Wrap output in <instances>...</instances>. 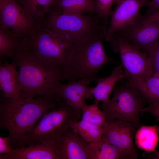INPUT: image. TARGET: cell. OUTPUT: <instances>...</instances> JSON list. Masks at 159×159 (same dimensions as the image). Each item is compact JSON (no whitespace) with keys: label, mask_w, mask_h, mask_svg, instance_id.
Segmentation results:
<instances>
[{"label":"cell","mask_w":159,"mask_h":159,"mask_svg":"<svg viewBox=\"0 0 159 159\" xmlns=\"http://www.w3.org/2000/svg\"><path fill=\"white\" fill-rule=\"evenodd\" d=\"M145 112H148L155 116L157 121H159V104L149 105L147 107L143 108L141 112L143 114Z\"/></svg>","instance_id":"cell-30"},{"label":"cell","mask_w":159,"mask_h":159,"mask_svg":"<svg viewBox=\"0 0 159 159\" xmlns=\"http://www.w3.org/2000/svg\"><path fill=\"white\" fill-rule=\"evenodd\" d=\"M130 83L139 91L149 105L159 104V78L158 77L153 75L141 82Z\"/></svg>","instance_id":"cell-23"},{"label":"cell","mask_w":159,"mask_h":159,"mask_svg":"<svg viewBox=\"0 0 159 159\" xmlns=\"http://www.w3.org/2000/svg\"><path fill=\"white\" fill-rule=\"evenodd\" d=\"M80 120L74 110L64 100L59 105L45 114L32 129L27 136L26 145L54 144Z\"/></svg>","instance_id":"cell-5"},{"label":"cell","mask_w":159,"mask_h":159,"mask_svg":"<svg viewBox=\"0 0 159 159\" xmlns=\"http://www.w3.org/2000/svg\"><path fill=\"white\" fill-rule=\"evenodd\" d=\"M106 31L72 43L63 69L64 80L69 82L84 78L92 80L98 71L112 61L102 43Z\"/></svg>","instance_id":"cell-3"},{"label":"cell","mask_w":159,"mask_h":159,"mask_svg":"<svg viewBox=\"0 0 159 159\" xmlns=\"http://www.w3.org/2000/svg\"><path fill=\"white\" fill-rule=\"evenodd\" d=\"M15 60L0 64V89L1 97L16 98L21 97L18 70Z\"/></svg>","instance_id":"cell-16"},{"label":"cell","mask_w":159,"mask_h":159,"mask_svg":"<svg viewBox=\"0 0 159 159\" xmlns=\"http://www.w3.org/2000/svg\"><path fill=\"white\" fill-rule=\"evenodd\" d=\"M153 152L155 156L154 158L159 159V151L155 150Z\"/></svg>","instance_id":"cell-32"},{"label":"cell","mask_w":159,"mask_h":159,"mask_svg":"<svg viewBox=\"0 0 159 159\" xmlns=\"http://www.w3.org/2000/svg\"><path fill=\"white\" fill-rule=\"evenodd\" d=\"M46 15L41 26L72 44L107 29L102 19L96 14H65L51 7Z\"/></svg>","instance_id":"cell-4"},{"label":"cell","mask_w":159,"mask_h":159,"mask_svg":"<svg viewBox=\"0 0 159 159\" xmlns=\"http://www.w3.org/2000/svg\"><path fill=\"white\" fill-rule=\"evenodd\" d=\"M63 101L59 95L41 96L37 98L1 97L0 104V127L9 133L12 147L26 145L30 130L46 113Z\"/></svg>","instance_id":"cell-1"},{"label":"cell","mask_w":159,"mask_h":159,"mask_svg":"<svg viewBox=\"0 0 159 159\" xmlns=\"http://www.w3.org/2000/svg\"><path fill=\"white\" fill-rule=\"evenodd\" d=\"M147 0H117V6L111 13L110 24L105 37L110 41L117 32L132 25L140 16L139 11L144 6H147Z\"/></svg>","instance_id":"cell-11"},{"label":"cell","mask_w":159,"mask_h":159,"mask_svg":"<svg viewBox=\"0 0 159 159\" xmlns=\"http://www.w3.org/2000/svg\"><path fill=\"white\" fill-rule=\"evenodd\" d=\"M14 149L12 146L10 137L0 136V155L11 153Z\"/></svg>","instance_id":"cell-28"},{"label":"cell","mask_w":159,"mask_h":159,"mask_svg":"<svg viewBox=\"0 0 159 159\" xmlns=\"http://www.w3.org/2000/svg\"><path fill=\"white\" fill-rule=\"evenodd\" d=\"M0 159H59L56 153L55 143H37L14 149L9 154L0 155Z\"/></svg>","instance_id":"cell-15"},{"label":"cell","mask_w":159,"mask_h":159,"mask_svg":"<svg viewBox=\"0 0 159 159\" xmlns=\"http://www.w3.org/2000/svg\"><path fill=\"white\" fill-rule=\"evenodd\" d=\"M88 148L90 159H133L109 142L103 135L98 141L89 143Z\"/></svg>","instance_id":"cell-18"},{"label":"cell","mask_w":159,"mask_h":159,"mask_svg":"<svg viewBox=\"0 0 159 159\" xmlns=\"http://www.w3.org/2000/svg\"><path fill=\"white\" fill-rule=\"evenodd\" d=\"M155 126L156 128L157 132L158 133V134H159V127L156 125H155Z\"/></svg>","instance_id":"cell-33"},{"label":"cell","mask_w":159,"mask_h":159,"mask_svg":"<svg viewBox=\"0 0 159 159\" xmlns=\"http://www.w3.org/2000/svg\"><path fill=\"white\" fill-rule=\"evenodd\" d=\"M112 97L107 102L99 104L104 113L106 121L117 119L126 120L140 127L139 114L147 102L142 94L128 81L122 86L115 87Z\"/></svg>","instance_id":"cell-6"},{"label":"cell","mask_w":159,"mask_h":159,"mask_svg":"<svg viewBox=\"0 0 159 159\" xmlns=\"http://www.w3.org/2000/svg\"><path fill=\"white\" fill-rule=\"evenodd\" d=\"M93 81L92 79L84 78L66 84L60 82L57 85L58 94L72 108L80 119L82 109L86 105L85 100L93 96V87L89 86Z\"/></svg>","instance_id":"cell-13"},{"label":"cell","mask_w":159,"mask_h":159,"mask_svg":"<svg viewBox=\"0 0 159 159\" xmlns=\"http://www.w3.org/2000/svg\"><path fill=\"white\" fill-rule=\"evenodd\" d=\"M155 126H143L137 130L135 138L138 147L147 152H154L155 150L159 136Z\"/></svg>","instance_id":"cell-21"},{"label":"cell","mask_w":159,"mask_h":159,"mask_svg":"<svg viewBox=\"0 0 159 159\" xmlns=\"http://www.w3.org/2000/svg\"><path fill=\"white\" fill-rule=\"evenodd\" d=\"M118 32L135 47L148 55L150 49L159 40V23L136 21Z\"/></svg>","instance_id":"cell-12"},{"label":"cell","mask_w":159,"mask_h":159,"mask_svg":"<svg viewBox=\"0 0 159 159\" xmlns=\"http://www.w3.org/2000/svg\"><path fill=\"white\" fill-rule=\"evenodd\" d=\"M89 143L70 128L57 140L55 148L59 159H90Z\"/></svg>","instance_id":"cell-14"},{"label":"cell","mask_w":159,"mask_h":159,"mask_svg":"<svg viewBox=\"0 0 159 159\" xmlns=\"http://www.w3.org/2000/svg\"><path fill=\"white\" fill-rule=\"evenodd\" d=\"M103 135L109 142L132 157L138 155L133 142L134 135L138 128L135 124L120 119L106 122L103 126Z\"/></svg>","instance_id":"cell-10"},{"label":"cell","mask_w":159,"mask_h":159,"mask_svg":"<svg viewBox=\"0 0 159 159\" xmlns=\"http://www.w3.org/2000/svg\"><path fill=\"white\" fill-rule=\"evenodd\" d=\"M137 21L140 23L155 22L159 23V11L151 14H147L145 16L140 15Z\"/></svg>","instance_id":"cell-29"},{"label":"cell","mask_w":159,"mask_h":159,"mask_svg":"<svg viewBox=\"0 0 159 159\" xmlns=\"http://www.w3.org/2000/svg\"><path fill=\"white\" fill-rule=\"evenodd\" d=\"M117 0H94L95 14L100 17L107 25L111 9Z\"/></svg>","instance_id":"cell-26"},{"label":"cell","mask_w":159,"mask_h":159,"mask_svg":"<svg viewBox=\"0 0 159 159\" xmlns=\"http://www.w3.org/2000/svg\"><path fill=\"white\" fill-rule=\"evenodd\" d=\"M127 78L121 64L117 66L112 70L111 74L105 77H97L94 81L97 83L93 87L92 93L95 98V102L105 103L110 100V96L112 92L115 85L118 82Z\"/></svg>","instance_id":"cell-17"},{"label":"cell","mask_w":159,"mask_h":159,"mask_svg":"<svg viewBox=\"0 0 159 159\" xmlns=\"http://www.w3.org/2000/svg\"><path fill=\"white\" fill-rule=\"evenodd\" d=\"M147 6L149 7L147 14H151L159 11V0H151Z\"/></svg>","instance_id":"cell-31"},{"label":"cell","mask_w":159,"mask_h":159,"mask_svg":"<svg viewBox=\"0 0 159 159\" xmlns=\"http://www.w3.org/2000/svg\"><path fill=\"white\" fill-rule=\"evenodd\" d=\"M155 76H157V77H158L159 78V74H158V75H155Z\"/></svg>","instance_id":"cell-34"},{"label":"cell","mask_w":159,"mask_h":159,"mask_svg":"<svg viewBox=\"0 0 159 159\" xmlns=\"http://www.w3.org/2000/svg\"><path fill=\"white\" fill-rule=\"evenodd\" d=\"M55 0H18L25 11L39 24L44 21Z\"/></svg>","instance_id":"cell-22"},{"label":"cell","mask_w":159,"mask_h":159,"mask_svg":"<svg viewBox=\"0 0 159 159\" xmlns=\"http://www.w3.org/2000/svg\"><path fill=\"white\" fill-rule=\"evenodd\" d=\"M70 128L75 130L84 140L88 143L98 141L103 134V126L82 119L73 124Z\"/></svg>","instance_id":"cell-24"},{"label":"cell","mask_w":159,"mask_h":159,"mask_svg":"<svg viewBox=\"0 0 159 159\" xmlns=\"http://www.w3.org/2000/svg\"><path fill=\"white\" fill-rule=\"evenodd\" d=\"M148 56L153 75L159 74V40L150 49Z\"/></svg>","instance_id":"cell-27"},{"label":"cell","mask_w":159,"mask_h":159,"mask_svg":"<svg viewBox=\"0 0 159 159\" xmlns=\"http://www.w3.org/2000/svg\"><path fill=\"white\" fill-rule=\"evenodd\" d=\"M72 44L51 33L40 24L22 42V46L36 56L62 70Z\"/></svg>","instance_id":"cell-7"},{"label":"cell","mask_w":159,"mask_h":159,"mask_svg":"<svg viewBox=\"0 0 159 159\" xmlns=\"http://www.w3.org/2000/svg\"><path fill=\"white\" fill-rule=\"evenodd\" d=\"M21 40L9 29L0 25V57H13L21 46Z\"/></svg>","instance_id":"cell-20"},{"label":"cell","mask_w":159,"mask_h":159,"mask_svg":"<svg viewBox=\"0 0 159 159\" xmlns=\"http://www.w3.org/2000/svg\"><path fill=\"white\" fill-rule=\"evenodd\" d=\"M110 42L113 50L120 54L121 64L130 82H139L153 75L146 54L118 32L112 36Z\"/></svg>","instance_id":"cell-8"},{"label":"cell","mask_w":159,"mask_h":159,"mask_svg":"<svg viewBox=\"0 0 159 159\" xmlns=\"http://www.w3.org/2000/svg\"><path fill=\"white\" fill-rule=\"evenodd\" d=\"M99 103L94 102L86 105L81 113V118L85 121L97 125L103 126L106 122L105 114L99 107Z\"/></svg>","instance_id":"cell-25"},{"label":"cell","mask_w":159,"mask_h":159,"mask_svg":"<svg viewBox=\"0 0 159 159\" xmlns=\"http://www.w3.org/2000/svg\"><path fill=\"white\" fill-rule=\"evenodd\" d=\"M13 59L18 68L21 97L59 95L57 87L64 80L62 69L39 58L22 46Z\"/></svg>","instance_id":"cell-2"},{"label":"cell","mask_w":159,"mask_h":159,"mask_svg":"<svg viewBox=\"0 0 159 159\" xmlns=\"http://www.w3.org/2000/svg\"><path fill=\"white\" fill-rule=\"evenodd\" d=\"M51 7L65 14H95L94 0H55Z\"/></svg>","instance_id":"cell-19"},{"label":"cell","mask_w":159,"mask_h":159,"mask_svg":"<svg viewBox=\"0 0 159 159\" xmlns=\"http://www.w3.org/2000/svg\"><path fill=\"white\" fill-rule=\"evenodd\" d=\"M0 24L22 42L40 25L15 0H0Z\"/></svg>","instance_id":"cell-9"}]
</instances>
